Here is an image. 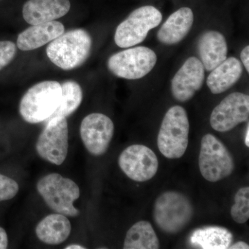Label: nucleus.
<instances>
[{
  "mask_svg": "<svg viewBox=\"0 0 249 249\" xmlns=\"http://www.w3.org/2000/svg\"><path fill=\"white\" fill-rule=\"evenodd\" d=\"M91 36L83 29L71 30L52 41L47 48V55L54 65L63 70L81 66L91 52Z\"/></svg>",
  "mask_w": 249,
  "mask_h": 249,
  "instance_id": "nucleus-1",
  "label": "nucleus"
},
{
  "mask_svg": "<svg viewBox=\"0 0 249 249\" xmlns=\"http://www.w3.org/2000/svg\"><path fill=\"white\" fill-rule=\"evenodd\" d=\"M61 84L57 81L41 82L28 90L19 103V113L26 122L40 124L48 120L60 104Z\"/></svg>",
  "mask_w": 249,
  "mask_h": 249,
  "instance_id": "nucleus-2",
  "label": "nucleus"
},
{
  "mask_svg": "<svg viewBox=\"0 0 249 249\" xmlns=\"http://www.w3.org/2000/svg\"><path fill=\"white\" fill-rule=\"evenodd\" d=\"M189 132L190 123L186 109L179 106L170 108L157 137L160 153L170 160L182 157L188 147Z\"/></svg>",
  "mask_w": 249,
  "mask_h": 249,
  "instance_id": "nucleus-3",
  "label": "nucleus"
},
{
  "mask_svg": "<svg viewBox=\"0 0 249 249\" xmlns=\"http://www.w3.org/2000/svg\"><path fill=\"white\" fill-rule=\"evenodd\" d=\"M194 214L193 205L182 193L167 191L156 199L153 217L162 231L176 234L191 222Z\"/></svg>",
  "mask_w": 249,
  "mask_h": 249,
  "instance_id": "nucleus-4",
  "label": "nucleus"
},
{
  "mask_svg": "<svg viewBox=\"0 0 249 249\" xmlns=\"http://www.w3.org/2000/svg\"><path fill=\"white\" fill-rule=\"evenodd\" d=\"M37 190L49 209L56 213L77 217L80 211L73 206L79 198L80 188L73 180L58 173L45 175L37 183Z\"/></svg>",
  "mask_w": 249,
  "mask_h": 249,
  "instance_id": "nucleus-5",
  "label": "nucleus"
},
{
  "mask_svg": "<svg viewBox=\"0 0 249 249\" xmlns=\"http://www.w3.org/2000/svg\"><path fill=\"white\" fill-rule=\"evenodd\" d=\"M199 167L205 179L217 182L231 175L235 161L224 144L215 136L207 134L201 139Z\"/></svg>",
  "mask_w": 249,
  "mask_h": 249,
  "instance_id": "nucleus-6",
  "label": "nucleus"
},
{
  "mask_svg": "<svg viewBox=\"0 0 249 249\" xmlns=\"http://www.w3.org/2000/svg\"><path fill=\"white\" fill-rule=\"evenodd\" d=\"M162 21L161 13L152 6H144L134 10L118 26L114 41L121 48H129L142 43L151 29Z\"/></svg>",
  "mask_w": 249,
  "mask_h": 249,
  "instance_id": "nucleus-7",
  "label": "nucleus"
},
{
  "mask_svg": "<svg viewBox=\"0 0 249 249\" xmlns=\"http://www.w3.org/2000/svg\"><path fill=\"white\" fill-rule=\"evenodd\" d=\"M157 61V55L152 49L137 47L111 55L108 60L107 67L116 76L127 80H137L150 73Z\"/></svg>",
  "mask_w": 249,
  "mask_h": 249,
  "instance_id": "nucleus-8",
  "label": "nucleus"
},
{
  "mask_svg": "<svg viewBox=\"0 0 249 249\" xmlns=\"http://www.w3.org/2000/svg\"><path fill=\"white\" fill-rule=\"evenodd\" d=\"M69 148V129L66 118L53 117L46 121L36 149L42 160L60 165L66 160Z\"/></svg>",
  "mask_w": 249,
  "mask_h": 249,
  "instance_id": "nucleus-9",
  "label": "nucleus"
},
{
  "mask_svg": "<svg viewBox=\"0 0 249 249\" xmlns=\"http://www.w3.org/2000/svg\"><path fill=\"white\" fill-rule=\"evenodd\" d=\"M119 165L130 179L145 182L155 176L159 169V160L151 149L137 144L127 147L121 152Z\"/></svg>",
  "mask_w": 249,
  "mask_h": 249,
  "instance_id": "nucleus-10",
  "label": "nucleus"
},
{
  "mask_svg": "<svg viewBox=\"0 0 249 249\" xmlns=\"http://www.w3.org/2000/svg\"><path fill=\"white\" fill-rule=\"evenodd\" d=\"M80 133L88 151L93 156H101L107 152L114 136V123L105 114L92 113L82 121Z\"/></svg>",
  "mask_w": 249,
  "mask_h": 249,
  "instance_id": "nucleus-11",
  "label": "nucleus"
},
{
  "mask_svg": "<svg viewBox=\"0 0 249 249\" xmlns=\"http://www.w3.org/2000/svg\"><path fill=\"white\" fill-rule=\"evenodd\" d=\"M249 96L243 93L234 92L215 107L211 114V127L217 132L232 130L242 123L248 121Z\"/></svg>",
  "mask_w": 249,
  "mask_h": 249,
  "instance_id": "nucleus-12",
  "label": "nucleus"
},
{
  "mask_svg": "<svg viewBox=\"0 0 249 249\" xmlns=\"http://www.w3.org/2000/svg\"><path fill=\"white\" fill-rule=\"evenodd\" d=\"M204 77V67L200 60L190 57L172 80L173 97L179 102L189 101L202 88Z\"/></svg>",
  "mask_w": 249,
  "mask_h": 249,
  "instance_id": "nucleus-13",
  "label": "nucleus"
},
{
  "mask_svg": "<svg viewBox=\"0 0 249 249\" xmlns=\"http://www.w3.org/2000/svg\"><path fill=\"white\" fill-rule=\"evenodd\" d=\"M70 0H28L23 6L24 20L31 25L52 22L68 14Z\"/></svg>",
  "mask_w": 249,
  "mask_h": 249,
  "instance_id": "nucleus-14",
  "label": "nucleus"
},
{
  "mask_svg": "<svg viewBox=\"0 0 249 249\" xmlns=\"http://www.w3.org/2000/svg\"><path fill=\"white\" fill-rule=\"evenodd\" d=\"M197 49L200 61L207 71H212L227 59V41L224 36L217 31L204 33L198 40Z\"/></svg>",
  "mask_w": 249,
  "mask_h": 249,
  "instance_id": "nucleus-15",
  "label": "nucleus"
},
{
  "mask_svg": "<svg viewBox=\"0 0 249 249\" xmlns=\"http://www.w3.org/2000/svg\"><path fill=\"white\" fill-rule=\"evenodd\" d=\"M65 32V27L57 21L35 24L18 36L17 46L20 50H34L52 42Z\"/></svg>",
  "mask_w": 249,
  "mask_h": 249,
  "instance_id": "nucleus-16",
  "label": "nucleus"
},
{
  "mask_svg": "<svg viewBox=\"0 0 249 249\" xmlns=\"http://www.w3.org/2000/svg\"><path fill=\"white\" fill-rule=\"evenodd\" d=\"M194 15L190 8L182 7L173 13L163 23L157 33L161 43L173 45L181 42L191 31Z\"/></svg>",
  "mask_w": 249,
  "mask_h": 249,
  "instance_id": "nucleus-17",
  "label": "nucleus"
},
{
  "mask_svg": "<svg viewBox=\"0 0 249 249\" xmlns=\"http://www.w3.org/2000/svg\"><path fill=\"white\" fill-rule=\"evenodd\" d=\"M243 67L238 59L230 57L212 70L206 83L214 94L222 93L230 89L240 79Z\"/></svg>",
  "mask_w": 249,
  "mask_h": 249,
  "instance_id": "nucleus-18",
  "label": "nucleus"
},
{
  "mask_svg": "<svg viewBox=\"0 0 249 249\" xmlns=\"http://www.w3.org/2000/svg\"><path fill=\"white\" fill-rule=\"evenodd\" d=\"M71 225L65 214H51L42 219L36 228L37 238L49 245H58L70 235Z\"/></svg>",
  "mask_w": 249,
  "mask_h": 249,
  "instance_id": "nucleus-19",
  "label": "nucleus"
},
{
  "mask_svg": "<svg viewBox=\"0 0 249 249\" xmlns=\"http://www.w3.org/2000/svg\"><path fill=\"white\" fill-rule=\"evenodd\" d=\"M233 236L225 228L209 227L196 229L192 233V245L203 249H226L232 245Z\"/></svg>",
  "mask_w": 249,
  "mask_h": 249,
  "instance_id": "nucleus-20",
  "label": "nucleus"
},
{
  "mask_svg": "<svg viewBox=\"0 0 249 249\" xmlns=\"http://www.w3.org/2000/svg\"><path fill=\"white\" fill-rule=\"evenodd\" d=\"M160 246V240L152 224L147 221H139L127 232L124 249H157Z\"/></svg>",
  "mask_w": 249,
  "mask_h": 249,
  "instance_id": "nucleus-21",
  "label": "nucleus"
},
{
  "mask_svg": "<svg viewBox=\"0 0 249 249\" xmlns=\"http://www.w3.org/2000/svg\"><path fill=\"white\" fill-rule=\"evenodd\" d=\"M61 88L62 96L60 104L49 119L58 116L66 118L71 115L79 107L83 101V91L76 82L72 80L65 82L61 85Z\"/></svg>",
  "mask_w": 249,
  "mask_h": 249,
  "instance_id": "nucleus-22",
  "label": "nucleus"
},
{
  "mask_svg": "<svg viewBox=\"0 0 249 249\" xmlns=\"http://www.w3.org/2000/svg\"><path fill=\"white\" fill-rule=\"evenodd\" d=\"M233 220L238 224H245L249 219V188L243 187L237 192L235 203L231 210Z\"/></svg>",
  "mask_w": 249,
  "mask_h": 249,
  "instance_id": "nucleus-23",
  "label": "nucleus"
},
{
  "mask_svg": "<svg viewBox=\"0 0 249 249\" xmlns=\"http://www.w3.org/2000/svg\"><path fill=\"white\" fill-rule=\"evenodd\" d=\"M19 191V185L13 178L0 174V201L10 200Z\"/></svg>",
  "mask_w": 249,
  "mask_h": 249,
  "instance_id": "nucleus-24",
  "label": "nucleus"
},
{
  "mask_svg": "<svg viewBox=\"0 0 249 249\" xmlns=\"http://www.w3.org/2000/svg\"><path fill=\"white\" fill-rule=\"evenodd\" d=\"M16 46L11 41H0V70L14 60Z\"/></svg>",
  "mask_w": 249,
  "mask_h": 249,
  "instance_id": "nucleus-25",
  "label": "nucleus"
},
{
  "mask_svg": "<svg viewBox=\"0 0 249 249\" xmlns=\"http://www.w3.org/2000/svg\"><path fill=\"white\" fill-rule=\"evenodd\" d=\"M240 58L242 60V64L245 67L247 71L249 72V46H246L243 50L242 51L240 54Z\"/></svg>",
  "mask_w": 249,
  "mask_h": 249,
  "instance_id": "nucleus-26",
  "label": "nucleus"
},
{
  "mask_svg": "<svg viewBox=\"0 0 249 249\" xmlns=\"http://www.w3.org/2000/svg\"><path fill=\"white\" fill-rule=\"evenodd\" d=\"M9 240L6 232L3 228L0 227V249L7 248Z\"/></svg>",
  "mask_w": 249,
  "mask_h": 249,
  "instance_id": "nucleus-27",
  "label": "nucleus"
},
{
  "mask_svg": "<svg viewBox=\"0 0 249 249\" xmlns=\"http://www.w3.org/2000/svg\"><path fill=\"white\" fill-rule=\"evenodd\" d=\"M229 249H249V246L248 244L246 243L245 242H237V243L234 244V245H231L230 247H229Z\"/></svg>",
  "mask_w": 249,
  "mask_h": 249,
  "instance_id": "nucleus-28",
  "label": "nucleus"
},
{
  "mask_svg": "<svg viewBox=\"0 0 249 249\" xmlns=\"http://www.w3.org/2000/svg\"><path fill=\"white\" fill-rule=\"evenodd\" d=\"M65 249H86L85 247H83V246L79 245H68L67 247H65Z\"/></svg>",
  "mask_w": 249,
  "mask_h": 249,
  "instance_id": "nucleus-29",
  "label": "nucleus"
},
{
  "mask_svg": "<svg viewBox=\"0 0 249 249\" xmlns=\"http://www.w3.org/2000/svg\"><path fill=\"white\" fill-rule=\"evenodd\" d=\"M249 124L247 125V132H246L245 136V145L247 147H249Z\"/></svg>",
  "mask_w": 249,
  "mask_h": 249,
  "instance_id": "nucleus-30",
  "label": "nucleus"
}]
</instances>
